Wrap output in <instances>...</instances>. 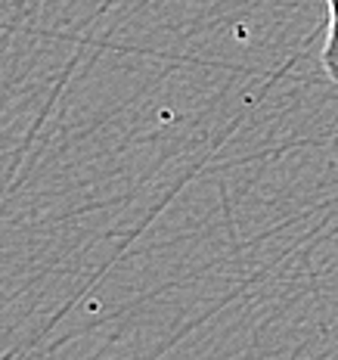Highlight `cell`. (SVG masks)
Segmentation results:
<instances>
[{
  "mask_svg": "<svg viewBox=\"0 0 338 360\" xmlns=\"http://www.w3.org/2000/svg\"><path fill=\"white\" fill-rule=\"evenodd\" d=\"M329 6V32H326V47H323V69L338 84V0H326Z\"/></svg>",
  "mask_w": 338,
  "mask_h": 360,
  "instance_id": "obj_1",
  "label": "cell"
}]
</instances>
